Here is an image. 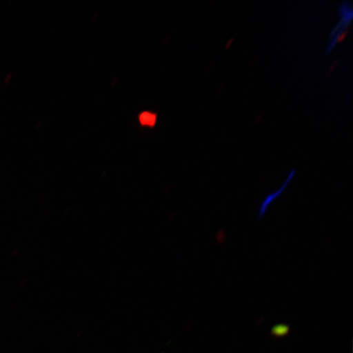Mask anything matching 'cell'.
Instances as JSON below:
<instances>
[{
  "mask_svg": "<svg viewBox=\"0 0 353 353\" xmlns=\"http://www.w3.org/2000/svg\"><path fill=\"white\" fill-rule=\"evenodd\" d=\"M339 10L341 12L342 20L339 22V24L336 28H334L332 34L330 35L331 41L329 46V52L333 50L335 44L339 41L342 34H346L345 30L348 28V25L350 24L352 19V10L351 6H348L347 3H343L341 8H339Z\"/></svg>",
  "mask_w": 353,
  "mask_h": 353,
  "instance_id": "obj_1",
  "label": "cell"
},
{
  "mask_svg": "<svg viewBox=\"0 0 353 353\" xmlns=\"http://www.w3.org/2000/svg\"><path fill=\"white\" fill-rule=\"evenodd\" d=\"M295 174H296V170H293L291 171L288 178L286 179L283 186H282L280 189L276 190L275 192L269 194V195L264 198L262 204L259 206V220H261L263 219L264 214H266L268 207L271 205L272 203L276 199L279 197L281 194L284 192L285 188L288 186V184L290 183V181L292 180Z\"/></svg>",
  "mask_w": 353,
  "mask_h": 353,
  "instance_id": "obj_2",
  "label": "cell"
},
{
  "mask_svg": "<svg viewBox=\"0 0 353 353\" xmlns=\"http://www.w3.org/2000/svg\"><path fill=\"white\" fill-rule=\"evenodd\" d=\"M157 116L156 114L144 112L139 116V122L143 126L153 127L156 125Z\"/></svg>",
  "mask_w": 353,
  "mask_h": 353,
  "instance_id": "obj_3",
  "label": "cell"
},
{
  "mask_svg": "<svg viewBox=\"0 0 353 353\" xmlns=\"http://www.w3.org/2000/svg\"><path fill=\"white\" fill-rule=\"evenodd\" d=\"M287 331H289V326L284 325H276V327L273 329V332L277 334H285Z\"/></svg>",
  "mask_w": 353,
  "mask_h": 353,
  "instance_id": "obj_4",
  "label": "cell"
}]
</instances>
